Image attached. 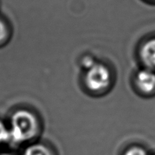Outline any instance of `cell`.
Wrapping results in <instances>:
<instances>
[{
	"mask_svg": "<svg viewBox=\"0 0 155 155\" xmlns=\"http://www.w3.org/2000/svg\"><path fill=\"white\" fill-rule=\"evenodd\" d=\"M10 141L24 143L36 137L39 132V123L34 114L27 110L15 112L11 118Z\"/></svg>",
	"mask_w": 155,
	"mask_h": 155,
	"instance_id": "cell-1",
	"label": "cell"
},
{
	"mask_svg": "<svg viewBox=\"0 0 155 155\" xmlns=\"http://www.w3.org/2000/svg\"><path fill=\"white\" fill-rule=\"evenodd\" d=\"M111 83V74L107 67L103 64L95 63L86 71L85 83L88 89L94 92L105 90Z\"/></svg>",
	"mask_w": 155,
	"mask_h": 155,
	"instance_id": "cell-2",
	"label": "cell"
},
{
	"mask_svg": "<svg viewBox=\"0 0 155 155\" xmlns=\"http://www.w3.org/2000/svg\"><path fill=\"white\" fill-rule=\"evenodd\" d=\"M136 85L140 92L146 95L155 94V71L145 68L138 71Z\"/></svg>",
	"mask_w": 155,
	"mask_h": 155,
	"instance_id": "cell-3",
	"label": "cell"
},
{
	"mask_svg": "<svg viewBox=\"0 0 155 155\" xmlns=\"http://www.w3.org/2000/svg\"><path fill=\"white\" fill-rule=\"evenodd\" d=\"M139 55L145 68L155 71V37L144 42Z\"/></svg>",
	"mask_w": 155,
	"mask_h": 155,
	"instance_id": "cell-4",
	"label": "cell"
},
{
	"mask_svg": "<svg viewBox=\"0 0 155 155\" xmlns=\"http://www.w3.org/2000/svg\"><path fill=\"white\" fill-rule=\"evenodd\" d=\"M24 155H51V153L45 145L41 144H33L26 148Z\"/></svg>",
	"mask_w": 155,
	"mask_h": 155,
	"instance_id": "cell-5",
	"label": "cell"
},
{
	"mask_svg": "<svg viewBox=\"0 0 155 155\" xmlns=\"http://www.w3.org/2000/svg\"><path fill=\"white\" fill-rule=\"evenodd\" d=\"M8 142H10L9 128H8L5 124L0 120V145Z\"/></svg>",
	"mask_w": 155,
	"mask_h": 155,
	"instance_id": "cell-6",
	"label": "cell"
},
{
	"mask_svg": "<svg viewBox=\"0 0 155 155\" xmlns=\"http://www.w3.org/2000/svg\"><path fill=\"white\" fill-rule=\"evenodd\" d=\"M124 155H148L146 151L142 147L134 146L129 148Z\"/></svg>",
	"mask_w": 155,
	"mask_h": 155,
	"instance_id": "cell-7",
	"label": "cell"
},
{
	"mask_svg": "<svg viewBox=\"0 0 155 155\" xmlns=\"http://www.w3.org/2000/svg\"><path fill=\"white\" fill-rule=\"evenodd\" d=\"M96 62L95 61L93 58L92 57H84L83 59V61H82V64H83V67L84 68H86V71L89 70V68H92Z\"/></svg>",
	"mask_w": 155,
	"mask_h": 155,
	"instance_id": "cell-8",
	"label": "cell"
},
{
	"mask_svg": "<svg viewBox=\"0 0 155 155\" xmlns=\"http://www.w3.org/2000/svg\"><path fill=\"white\" fill-rule=\"evenodd\" d=\"M8 34L7 27L5 26V23L0 19V42L5 39Z\"/></svg>",
	"mask_w": 155,
	"mask_h": 155,
	"instance_id": "cell-9",
	"label": "cell"
},
{
	"mask_svg": "<svg viewBox=\"0 0 155 155\" xmlns=\"http://www.w3.org/2000/svg\"><path fill=\"white\" fill-rule=\"evenodd\" d=\"M0 155H11V154H6V153H4V154H1Z\"/></svg>",
	"mask_w": 155,
	"mask_h": 155,
	"instance_id": "cell-10",
	"label": "cell"
}]
</instances>
